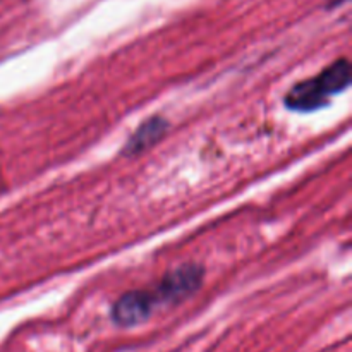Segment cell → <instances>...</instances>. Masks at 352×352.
<instances>
[{
	"instance_id": "2",
	"label": "cell",
	"mask_w": 352,
	"mask_h": 352,
	"mask_svg": "<svg viewBox=\"0 0 352 352\" xmlns=\"http://www.w3.org/2000/svg\"><path fill=\"white\" fill-rule=\"evenodd\" d=\"M205 268L198 263H186L168 272L160 280L158 287L151 291L158 305H179L191 298L201 287Z\"/></svg>"
},
{
	"instance_id": "1",
	"label": "cell",
	"mask_w": 352,
	"mask_h": 352,
	"mask_svg": "<svg viewBox=\"0 0 352 352\" xmlns=\"http://www.w3.org/2000/svg\"><path fill=\"white\" fill-rule=\"evenodd\" d=\"M351 85V64L339 58L315 78L296 82L285 95L284 103L294 112H315L330 103V98L346 91Z\"/></svg>"
},
{
	"instance_id": "3",
	"label": "cell",
	"mask_w": 352,
	"mask_h": 352,
	"mask_svg": "<svg viewBox=\"0 0 352 352\" xmlns=\"http://www.w3.org/2000/svg\"><path fill=\"white\" fill-rule=\"evenodd\" d=\"M157 301H155L151 291H127L113 302L110 309V318L117 327L129 329V327L141 325L146 322L153 313Z\"/></svg>"
},
{
	"instance_id": "4",
	"label": "cell",
	"mask_w": 352,
	"mask_h": 352,
	"mask_svg": "<svg viewBox=\"0 0 352 352\" xmlns=\"http://www.w3.org/2000/svg\"><path fill=\"white\" fill-rule=\"evenodd\" d=\"M168 129V122L164 117H150L144 120L136 131L129 136L127 143L124 144L122 153L126 157H136V155L143 153L144 150L157 144L162 138L165 136Z\"/></svg>"
}]
</instances>
